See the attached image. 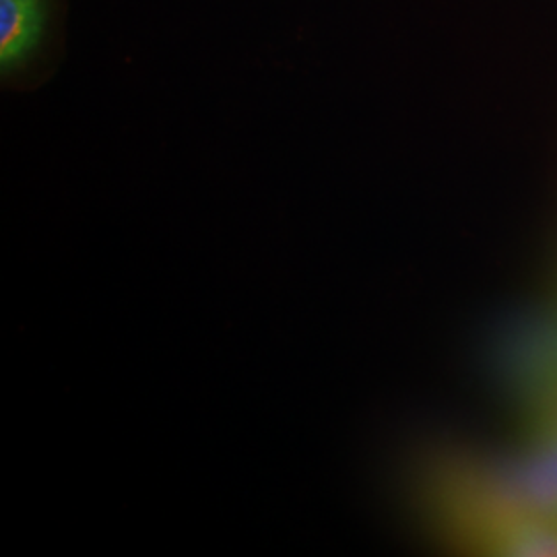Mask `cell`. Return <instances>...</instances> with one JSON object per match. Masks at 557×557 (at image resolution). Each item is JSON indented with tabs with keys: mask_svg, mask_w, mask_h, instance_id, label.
I'll return each mask as SVG.
<instances>
[{
	"mask_svg": "<svg viewBox=\"0 0 557 557\" xmlns=\"http://www.w3.org/2000/svg\"><path fill=\"white\" fill-rule=\"evenodd\" d=\"M46 0H0V66L20 69L34 54L44 34Z\"/></svg>",
	"mask_w": 557,
	"mask_h": 557,
	"instance_id": "1",
	"label": "cell"
}]
</instances>
